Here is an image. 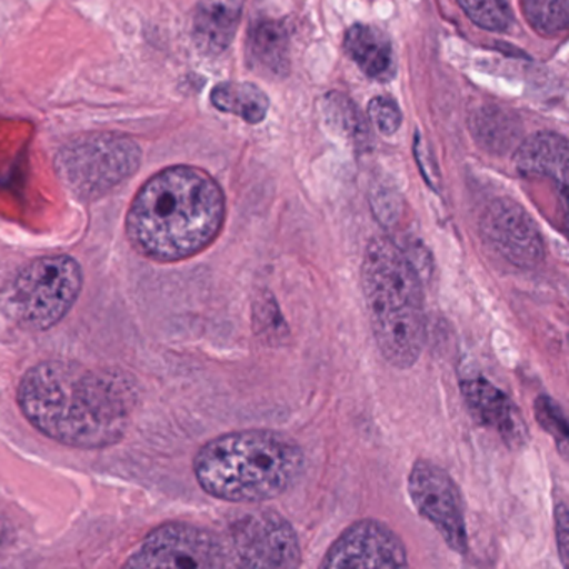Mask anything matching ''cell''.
<instances>
[{
	"mask_svg": "<svg viewBox=\"0 0 569 569\" xmlns=\"http://www.w3.org/2000/svg\"><path fill=\"white\" fill-rule=\"evenodd\" d=\"M234 552L214 532L189 522L156 528L126 561L132 568L209 569L238 566Z\"/></svg>",
	"mask_w": 569,
	"mask_h": 569,
	"instance_id": "obj_7",
	"label": "cell"
},
{
	"mask_svg": "<svg viewBox=\"0 0 569 569\" xmlns=\"http://www.w3.org/2000/svg\"><path fill=\"white\" fill-rule=\"evenodd\" d=\"M479 231L486 244L512 266L531 269L545 259V242L538 226L511 199L492 201L482 214Z\"/></svg>",
	"mask_w": 569,
	"mask_h": 569,
	"instance_id": "obj_11",
	"label": "cell"
},
{
	"mask_svg": "<svg viewBox=\"0 0 569 569\" xmlns=\"http://www.w3.org/2000/svg\"><path fill=\"white\" fill-rule=\"evenodd\" d=\"M361 286L376 346L392 368L418 362L426 341L421 276L408 252L389 238L369 241Z\"/></svg>",
	"mask_w": 569,
	"mask_h": 569,
	"instance_id": "obj_4",
	"label": "cell"
},
{
	"mask_svg": "<svg viewBox=\"0 0 569 569\" xmlns=\"http://www.w3.org/2000/svg\"><path fill=\"white\" fill-rule=\"evenodd\" d=\"M232 552L239 568L295 569L301 566V546L291 522L272 511L256 509L231 526Z\"/></svg>",
	"mask_w": 569,
	"mask_h": 569,
	"instance_id": "obj_8",
	"label": "cell"
},
{
	"mask_svg": "<svg viewBox=\"0 0 569 569\" xmlns=\"http://www.w3.org/2000/svg\"><path fill=\"white\" fill-rule=\"evenodd\" d=\"M408 491L419 515L438 529L452 551L468 552L465 506L451 476L435 462L419 459L411 468Z\"/></svg>",
	"mask_w": 569,
	"mask_h": 569,
	"instance_id": "obj_9",
	"label": "cell"
},
{
	"mask_svg": "<svg viewBox=\"0 0 569 569\" xmlns=\"http://www.w3.org/2000/svg\"><path fill=\"white\" fill-rule=\"evenodd\" d=\"M416 158H418L419 168H421L426 181H428V184L431 186L435 191H438L439 176L435 174V172L429 169V166H431V156H429L428 148H425V142H422L421 136L419 134L418 138H416Z\"/></svg>",
	"mask_w": 569,
	"mask_h": 569,
	"instance_id": "obj_25",
	"label": "cell"
},
{
	"mask_svg": "<svg viewBox=\"0 0 569 569\" xmlns=\"http://www.w3.org/2000/svg\"><path fill=\"white\" fill-rule=\"evenodd\" d=\"M141 151L124 136L92 134L66 146L58 156L62 181L82 199L99 198L138 171Z\"/></svg>",
	"mask_w": 569,
	"mask_h": 569,
	"instance_id": "obj_6",
	"label": "cell"
},
{
	"mask_svg": "<svg viewBox=\"0 0 569 569\" xmlns=\"http://www.w3.org/2000/svg\"><path fill=\"white\" fill-rule=\"evenodd\" d=\"M18 401L34 428L49 438L98 449L124 438L136 406L131 382L68 361H46L19 385Z\"/></svg>",
	"mask_w": 569,
	"mask_h": 569,
	"instance_id": "obj_1",
	"label": "cell"
},
{
	"mask_svg": "<svg viewBox=\"0 0 569 569\" xmlns=\"http://www.w3.org/2000/svg\"><path fill=\"white\" fill-rule=\"evenodd\" d=\"M471 129L475 139L486 151L498 154L511 149L521 132L518 119L501 108L479 109L472 116Z\"/></svg>",
	"mask_w": 569,
	"mask_h": 569,
	"instance_id": "obj_19",
	"label": "cell"
},
{
	"mask_svg": "<svg viewBox=\"0 0 569 569\" xmlns=\"http://www.w3.org/2000/svg\"><path fill=\"white\" fill-rule=\"evenodd\" d=\"M211 102L218 111L238 116L248 124H259L268 116V96L249 82H222L216 86Z\"/></svg>",
	"mask_w": 569,
	"mask_h": 569,
	"instance_id": "obj_17",
	"label": "cell"
},
{
	"mask_svg": "<svg viewBox=\"0 0 569 569\" xmlns=\"http://www.w3.org/2000/svg\"><path fill=\"white\" fill-rule=\"evenodd\" d=\"M408 551L402 539L378 519L352 522L326 552L321 568H406Z\"/></svg>",
	"mask_w": 569,
	"mask_h": 569,
	"instance_id": "obj_10",
	"label": "cell"
},
{
	"mask_svg": "<svg viewBox=\"0 0 569 569\" xmlns=\"http://www.w3.org/2000/svg\"><path fill=\"white\" fill-rule=\"evenodd\" d=\"M458 4L478 28L492 32L511 28L512 11L508 0H458Z\"/></svg>",
	"mask_w": 569,
	"mask_h": 569,
	"instance_id": "obj_21",
	"label": "cell"
},
{
	"mask_svg": "<svg viewBox=\"0 0 569 569\" xmlns=\"http://www.w3.org/2000/svg\"><path fill=\"white\" fill-rule=\"evenodd\" d=\"M241 18V0H201L192 19V39L199 51L222 54L234 41Z\"/></svg>",
	"mask_w": 569,
	"mask_h": 569,
	"instance_id": "obj_13",
	"label": "cell"
},
{
	"mask_svg": "<svg viewBox=\"0 0 569 569\" xmlns=\"http://www.w3.org/2000/svg\"><path fill=\"white\" fill-rule=\"evenodd\" d=\"M82 288L81 266L69 256H48L22 268L6 292V309L32 331L54 328L71 311Z\"/></svg>",
	"mask_w": 569,
	"mask_h": 569,
	"instance_id": "obj_5",
	"label": "cell"
},
{
	"mask_svg": "<svg viewBox=\"0 0 569 569\" xmlns=\"http://www.w3.org/2000/svg\"><path fill=\"white\" fill-rule=\"evenodd\" d=\"M322 111H325L329 128L348 139L356 149L366 151L371 146V129L358 106L348 96L329 92L326 96Z\"/></svg>",
	"mask_w": 569,
	"mask_h": 569,
	"instance_id": "obj_18",
	"label": "cell"
},
{
	"mask_svg": "<svg viewBox=\"0 0 569 569\" xmlns=\"http://www.w3.org/2000/svg\"><path fill=\"white\" fill-rule=\"evenodd\" d=\"M224 218V192L218 182L202 169L174 166L142 186L129 209L126 231L139 254L178 262L211 246Z\"/></svg>",
	"mask_w": 569,
	"mask_h": 569,
	"instance_id": "obj_2",
	"label": "cell"
},
{
	"mask_svg": "<svg viewBox=\"0 0 569 569\" xmlns=\"http://www.w3.org/2000/svg\"><path fill=\"white\" fill-rule=\"evenodd\" d=\"M556 541H558L559 558L562 566L568 565V508L565 502H559L555 509Z\"/></svg>",
	"mask_w": 569,
	"mask_h": 569,
	"instance_id": "obj_24",
	"label": "cell"
},
{
	"mask_svg": "<svg viewBox=\"0 0 569 569\" xmlns=\"http://www.w3.org/2000/svg\"><path fill=\"white\" fill-rule=\"evenodd\" d=\"M4 539V526H2V519H0V542Z\"/></svg>",
	"mask_w": 569,
	"mask_h": 569,
	"instance_id": "obj_26",
	"label": "cell"
},
{
	"mask_svg": "<svg viewBox=\"0 0 569 569\" xmlns=\"http://www.w3.org/2000/svg\"><path fill=\"white\" fill-rule=\"evenodd\" d=\"M369 119L381 134L392 136L402 124V112L395 99L378 96L368 106Z\"/></svg>",
	"mask_w": 569,
	"mask_h": 569,
	"instance_id": "obj_23",
	"label": "cell"
},
{
	"mask_svg": "<svg viewBox=\"0 0 569 569\" xmlns=\"http://www.w3.org/2000/svg\"><path fill=\"white\" fill-rule=\"evenodd\" d=\"M526 19L546 38L566 32L569 26V0H522Z\"/></svg>",
	"mask_w": 569,
	"mask_h": 569,
	"instance_id": "obj_20",
	"label": "cell"
},
{
	"mask_svg": "<svg viewBox=\"0 0 569 569\" xmlns=\"http://www.w3.org/2000/svg\"><path fill=\"white\" fill-rule=\"evenodd\" d=\"M515 164L522 174L552 179L566 192L568 141L555 132H538L519 146Z\"/></svg>",
	"mask_w": 569,
	"mask_h": 569,
	"instance_id": "obj_14",
	"label": "cell"
},
{
	"mask_svg": "<svg viewBox=\"0 0 569 569\" xmlns=\"http://www.w3.org/2000/svg\"><path fill=\"white\" fill-rule=\"evenodd\" d=\"M289 29L276 19H259L248 32V59L252 68L272 76L289 71Z\"/></svg>",
	"mask_w": 569,
	"mask_h": 569,
	"instance_id": "obj_16",
	"label": "cell"
},
{
	"mask_svg": "<svg viewBox=\"0 0 569 569\" xmlns=\"http://www.w3.org/2000/svg\"><path fill=\"white\" fill-rule=\"evenodd\" d=\"M462 396L472 418L486 428L495 429L508 445H521L526 426L511 399L485 378L465 379Z\"/></svg>",
	"mask_w": 569,
	"mask_h": 569,
	"instance_id": "obj_12",
	"label": "cell"
},
{
	"mask_svg": "<svg viewBox=\"0 0 569 569\" xmlns=\"http://www.w3.org/2000/svg\"><path fill=\"white\" fill-rule=\"evenodd\" d=\"M301 446L271 429L228 432L206 442L194 458L201 488L229 502H264L284 495L305 471Z\"/></svg>",
	"mask_w": 569,
	"mask_h": 569,
	"instance_id": "obj_3",
	"label": "cell"
},
{
	"mask_svg": "<svg viewBox=\"0 0 569 569\" xmlns=\"http://www.w3.org/2000/svg\"><path fill=\"white\" fill-rule=\"evenodd\" d=\"M535 415L541 428H545L556 439L559 451L562 452V456H566L568 422H566L565 412L561 411L558 402L552 401L549 396H539L535 402Z\"/></svg>",
	"mask_w": 569,
	"mask_h": 569,
	"instance_id": "obj_22",
	"label": "cell"
},
{
	"mask_svg": "<svg viewBox=\"0 0 569 569\" xmlns=\"http://www.w3.org/2000/svg\"><path fill=\"white\" fill-rule=\"evenodd\" d=\"M345 49L358 68L378 82L395 78L396 61L391 41L372 26L355 24L345 36Z\"/></svg>",
	"mask_w": 569,
	"mask_h": 569,
	"instance_id": "obj_15",
	"label": "cell"
}]
</instances>
